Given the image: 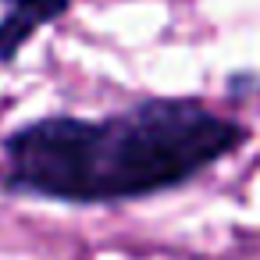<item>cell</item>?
Listing matches in <instances>:
<instances>
[{
    "label": "cell",
    "mask_w": 260,
    "mask_h": 260,
    "mask_svg": "<svg viewBox=\"0 0 260 260\" xmlns=\"http://www.w3.org/2000/svg\"><path fill=\"white\" fill-rule=\"evenodd\" d=\"M0 4H8L0 18V64H11L47 22L68 15L72 0H0Z\"/></svg>",
    "instance_id": "7a4b0ae2"
},
{
    "label": "cell",
    "mask_w": 260,
    "mask_h": 260,
    "mask_svg": "<svg viewBox=\"0 0 260 260\" xmlns=\"http://www.w3.org/2000/svg\"><path fill=\"white\" fill-rule=\"evenodd\" d=\"M246 125L196 100H143L107 118L50 114L0 143L4 189L61 203H118L178 189L246 143Z\"/></svg>",
    "instance_id": "6da1fadb"
}]
</instances>
